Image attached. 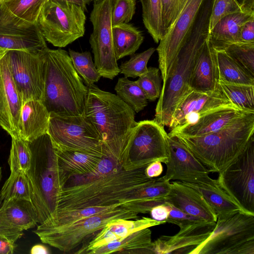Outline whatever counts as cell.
I'll use <instances>...</instances> for the list:
<instances>
[{"label":"cell","mask_w":254,"mask_h":254,"mask_svg":"<svg viewBox=\"0 0 254 254\" xmlns=\"http://www.w3.org/2000/svg\"><path fill=\"white\" fill-rule=\"evenodd\" d=\"M151 163L131 161L121 163L103 156L91 172L68 178L60 192L56 213L86 207L124 204L131 201L135 193L154 179L145 173L146 167Z\"/></svg>","instance_id":"1"},{"label":"cell","mask_w":254,"mask_h":254,"mask_svg":"<svg viewBox=\"0 0 254 254\" xmlns=\"http://www.w3.org/2000/svg\"><path fill=\"white\" fill-rule=\"evenodd\" d=\"M87 86L83 114L99 134L104 156L127 162L133 127L137 123L134 111L118 95L95 84Z\"/></svg>","instance_id":"2"},{"label":"cell","mask_w":254,"mask_h":254,"mask_svg":"<svg viewBox=\"0 0 254 254\" xmlns=\"http://www.w3.org/2000/svg\"><path fill=\"white\" fill-rule=\"evenodd\" d=\"M210 14V7H200L163 84L153 120L162 126L169 127L178 104L192 90L191 74L199 51L208 37Z\"/></svg>","instance_id":"3"},{"label":"cell","mask_w":254,"mask_h":254,"mask_svg":"<svg viewBox=\"0 0 254 254\" xmlns=\"http://www.w3.org/2000/svg\"><path fill=\"white\" fill-rule=\"evenodd\" d=\"M32 153L27 179L30 202L39 224L51 221L55 216L59 195L68 178L60 169L58 157L48 133L28 142Z\"/></svg>","instance_id":"4"},{"label":"cell","mask_w":254,"mask_h":254,"mask_svg":"<svg viewBox=\"0 0 254 254\" xmlns=\"http://www.w3.org/2000/svg\"><path fill=\"white\" fill-rule=\"evenodd\" d=\"M43 54L45 72L41 102L49 113L64 116L83 114L88 87L74 68L68 53L47 47Z\"/></svg>","instance_id":"5"},{"label":"cell","mask_w":254,"mask_h":254,"mask_svg":"<svg viewBox=\"0 0 254 254\" xmlns=\"http://www.w3.org/2000/svg\"><path fill=\"white\" fill-rule=\"evenodd\" d=\"M254 133V112L243 114L221 129L203 135L177 136L210 172H222L242 153Z\"/></svg>","instance_id":"6"},{"label":"cell","mask_w":254,"mask_h":254,"mask_svg":"<svg viewBox=\"0 0 254 254\" xmlns=\"http://www.w3.org/2000/svg\"><path fill=\"white\" fill-rule=\"evenodd\" d=\"M138 213L124 204L107 213L62 225L39 224L33 232L42 242L65 253L91 240L107 223L116 219H136Z\"/></svg>","instance_id":"7"},{"label":"cell","mask_w":254,"mask_h":254,"mask_svg":"<svg viewBox=\"0 0 254 254\" xmlns=\"http://www.w3.org/2000/svg\"><path fill=\"white\" fill-rule=\"evenodd\" d=\"M191 254H254V215L240 211L218 217L210 236Z\"/></svg>","instance_id":"8"},{"label":"cell","mask_w":254,"mask_h":254,"mask_svg":"<svg viewBox=\"0 0 254 254\" xmlns=\"http://www.w3.org/2000/svg\"><path fill=\"white\" fill-rule=\"evenodd\" d=\"M86 18L78 5L49 0L42 8L37 25L45 40L63 48L84 35Z\"/></svg>","instance_id":"9"},{"label":"cell","mask_w":254,"mask_h":254,"mask_svg":"<svg viewBox=\"0 0 254 254\" xmlns=\"http://www.w3.org/2000/svg\"><path fill=\"white\" fill-rule=\"evenodd\" d=\"M47 133L56 149L104 156L99 134L83 114L64 116L50 113Z\"/></svg>","instance_id":"10"},{"label":"cell","mask_w":254,"mask_h":254,"mask_svg":"<svg viewBox=\"0 0 254 254\" xmlns=\"http://www.w3.org/2000/svg\"><path fill=\"white\" fill-rule=\"evenodd\" d=\"M112 7V0L94 1L90 16L93 31L89 38L97 71L101 76L111 79L120 72L113 45Z\"/></svg>","instance_id":"11"},{"label":"cell","mask_w":254,"mask_h":254,"mask_svg":"<svg viewBox=\"0 0 254 254\" xmlns=\"http://www.w3.org/2000/svg\"><path fill=\"white\" fill-rule=\"evenodd\" d=\"M219 186L240 205L254 215V138L242 153L219 173Z\"/></svg>","instance_id":"12"},{"label":"cell","mask_w":254,"mask_h":254,"mask_svg":"<svg viewBox=\"0 0 254 254\" xmlns=\"http://www.w3.org/2000/svg\"><path fill=\"white\" fill-rule=\"evenodd\" d=\"M5 54L9 71L23 104L31 100L42 101L45 72L43 50L39 53L6 50Z\"/></svg>","instance_id":"13"},{"label":"cell","mask_w":254,"mask_h":254,"mask_svg":"<svg viewBox=\"0 0 254 254\" xmlns=\"http://www.w3.org/2000/svg\"><path fill=\"white\" fill-rule=\"evenodd\" d=\"M203 0H188L156 49L159 70L165 82L181 47L190 33Z\"/></svg>","instance_id":"14"},{"label":"cell","mask_w":254,"mask_h":254,"mask_svg":"<svg viewBox=\"0 0 254 254\" xmlns=\"http://www.w3.org/2000/svg\"><path fill=\"white\" fill-rule=\"evenodd\" d=\"M47 47L37 25L17 18L0 0V48L39 53Z\"/></svg>","instance_id":"15"},{"label":"cell","mask_w":254,"mask_h":254,"mask_svg":"<svg viewBox=\"0 0 254 254\" xmlns=\"http://www.w3.org/2000/svg\"><path fill=\"white\" fill-rule=\"evenodd\" d=\"M168 137L164 127L154 120L137 122L133 128L129 159L165 163L168 158Z\"/></svg>","instance_id":"16"},{"label":"cell","mask_w":254,"mask_h":254,"mask_svg":"<svg viewBox=\"0 0 254 254\" xmlns=\"http://www.w3.org/2000/svg\"><path fill=\"white\" fill-rule=\"evenodd\" d=\"M168 158L163 178L188 183L212 182L209 170L175 136L168 137Z\"/></svg>","instance_id":"17"},{"label":"cell","mask_w":254,"mask_h":254,"mask_svg":"<svg viewBox=\"0 0 254 254\" xmlns=\"http://www.w3.org/2000/svg\"><path fill=\"white\" fill-rule=\"evenodd\" d=\"M5 52L0 56V126L11 137L20 138L23 102L9 71Z\"/></svg>","instance_id":"18"},{"label":"cell","mask_w":254,"mask_h":254,"mask_svg":"<svg viewBox=\"0 0 254 254\" xmlns=\"http://www.w3.org/2000/svg\"><path fill=\"white\" fill-rule=\"evenodd\" d=\"M216 222L195 223L180 228L174 235H162L152 242L153 254H191L210 236Z\"/></svg>","instance_id":"19"},{"label":"cell","mask_w":254,"mask_h":254,"mask_svg":"<svg viewBox=\"0 0 254 254\" xmlns=\"http://www.w3.org/2000/svg\"><path fill=\"white\" fill-rule=\"evenodd\" d=\"M165 223L146 217L135 220L114 219L107 223L91 240L73 253L92 254L95 250L110 243L121 240L136 231Z\"/></svg>","instance_id":"20"},{"label":"cell","mask_w":254,"mask_h":254,"mask_svg":"<svg viewBox=\"0 0 254 254\" xmlns=\"http://www.w3.org/2000/svg\"><path fill=\"white\" fill-rule=\"evenodd\" d=\"M226 106L238 108L230 101L219 85L215 91L208 93H201L192 90L178 104L172 116L169 127L171 130L179 126L188 114L194 113L198 119L212 110Z\"/></svg>","instance_id":"21"},{"label":"cell","mask_w":254,"mask_h":254,"mask_svg":"<svg viewBox=\"0 0 254 254\" xmlns=\"http://www.w3.org/2000/svg\"><path fill=\"white\" fill-rule=\"evenodd\" d=\"M165 199L167 203L188 214L208 222L217 221L216 214L202 194L186 183L171 182L170 190Z\"/></svg>","instance_id":"22"},{"label":"cell","mask_w":254,"mask_h":254,"mask_svg":"<svg viewBox=\"0 0 254 254\" xmlns=\"http://www.w3.org/2000/svg\"><path fill=\"white\" fill-rule=\"evenodd\" d=\"M246 112H249L234 107L218 108L202 115L193 124L173 128L168 135L193 137L210 133L221 129Z\"/></svg>","instance_id":"23"},{"label":"cell","mask_w":254,"mask_h":254,"mask_svg":"<svg viewBox=\"0 0 254 254\" xmlns=\"http://www.w3.org/2000/svg\"><path fill=\"white\" fill-rule=\"evenodd\" d=\"M219 73L216 51L207 38L196 57L190 86L192 90L208 93L218 87Z\"/></svg>","instance_id":"24"},{"label":"cell","mask_w":254,"mask_h":254,"mask_svg":"<svg viewBox=\"0 0 254 254\" xmlns=\"http://www.w3.org/2000/svg\"><path fill=\"white\" fill-rule=\"evenodd\" d=\"M50 113L39 100L25 102L20 116V138L31 142L47 133Z\"/></svg>","instance_id":"25"},{"label":"cell","mask_w":254,"mask_h":254,"mask_svg":"<svg viewBox=\"0 0 254 254\" xmlns=\"http://www.w3.org/2000/svg\"><path fill=\"white\" fill-rule=\"evenodd\" d=\"M254 16V13L244 12L232 13L220 19L209 30L208 39L216 51L223 50L232 44L242 43V25Z\"/></svg>","instance_id":"26"},{"label":"cell","mask_w":254,"mask_h":254,"mask_svg":"<svg viewBox=\"0 0 254 254\" xmlns=\"http://www.w3.org/2000/svg\"><path fill=\"white\" fill-rule=\"evenodd\" d=\"M186 183L202 194L216 214L217 218L225 217L240 211H244L234 199L221 188L217 180L208 183Z\"/></svg>","instance_id":"27"},{"label":"cell","mask_w":254,"mask_h":254,"mask_svg":"<svg viewBox=\"0 0 254 254\" xmlns=\"http://www.w3.org/2000/svg\"><path fill=\"white\" fill-rule=\"evenodd\" d=\"M153 254L151 231L146 228L94 251L92 254Z\"/></svg>","instance_id":"28"},{"label":"cell","mask_w":254,"mask_h":254,"mask_svg":"<svg viewBox=\"0 0 254 254\" xmlns=\"http://www.w3.org/2000/svg\"><path fill=\"white\" fill-rule=\"evenodd\" d=\"M60 169L68 177L82 175L94 170L103 156L55 148Z\"/></svg>","instance_id":"29"},{"label":"cell","mask_w":254,"mask_h":254,"mask_svg":"<svg viewBox=\"0 0 254 254\" xmlns=\"http://www.w3.org/2000/svg\"><path fill=\"white\" fill-rule=\"evenodd\" d=\"M0 213L11 225L22 231L34 228L38 224L36 212L28 200H3Z\"/></svg>","instance_id":"30"},{"label":"cell","mask_w":254,"mask_h":254,"mask_svg":"<svg viewBox=\"0 0 254 254\" xmlns=\"http://www.w3.org/2000/svg\"><path fill=\"white\" fill-rule=\"evenodd\" d=\"M112 31L117 60L134 54L143 41L141 32L130 24L112 26Z\"/></svg>","instance_id":"31"},{"label":"cell","mask_w":254,"mask_h":254,"mask_svg":"<svg viewBox=\"0 0 254 254\" xmlns=\"http://www.w3.org/2000/svg\"><path fill=\"white\" fill-rule=\"evenodd\" d=\"M215 51L219 80L231 84L254 85V77L240 66L224 51Z\"/></svg>","instance_id":"32"},{"label":"cell","mask_w":254,"mask_h":254,"mask_svg":"<svg viewBox=\"0 0 254 254\" xmlns=\"http://www.w3.org/2000/svg\"><path fill=\"white\" fill-rule=\"evenodd\" d=\"M143 24L154 42L158 43L166 30L162 17V0H140Z\"/></svg>","instance_id":"33"},{"label":"cell","mask_w":254,"mask_h":254,"mask_svg":"<svg viewBox=\"0 0 254 254\" xmlns=\"http://www.w3.org/2000/svg\"><path fill=\"white\" fill-rule=\"evenodd\" d=\"M115 90L117 95L136 113L147 105L145 95L136 81L125 77L119 78Z\"/></svg>","instance_id":"34"},{"label":"cell","mask_w":254,"mask_h":254,"mask_svg":"<svg viewBox=\"0 0 254 254\" xmlns=\"http://www.w3.org/2000/svg\"><path fill=\"white\" fill-rule=\"evenodd\" d=\"M218 84L234 105L244 111L254 112V85L231 84L220 80Z\"/></svg>","instance_id":"35"},{"label":"cell","mask_w":254,"mask_h":254,"mask_svg":"<svg viewBox=\"0 0 254 254\" xmlns=\"http://www.w3.org/2000/svg\"><path fill=\"white\" fill-rule=\"evenodd\" d=\"M49 0H1L14 16L32 24H37L42 9Z\"/></svg>","instance_id":"36"},{"label":"cell","mask_w":254,"mask_h":254,"mask_svg":"<svg viewBox=\"0 0 254 254\" xmlns=\"http://www.w3.org/2000/svg\"><path fill=\"white\" fill-rule=\"evenodd\" d=\"M32 153L29 142L21 138L11 137V145L8 160L10 173L26 174L31 165Z\"/></svg>","instance_id":"37"},{"label":"cell","mask_w":254,"mask_h":254,"mask_svg":"<svg viewBox=\"0 0 254 254\" xmlns=\"http://www.w3.org/2000/svg\"><path fill=\"white\" fill-rule=\"evenodd\" d=\"M0 198L2 201L26 200L30 201L26 175L21 172L10 173L1 189Z\"/></svg>","instance_id":"38"},{"label":"cell","mask_w":254,"mask_h":254,"mask_svg":"<svg viewBox=\"0 0 254 254\" xmlns=\"http://www.w3.org/2000/svg\"><path fill=\"white\" fill-rule=\"evenodd\" d=\"M123 205L124 204H117L109 207H86L76 210L59 211L51 221L41 225L45 226L64 225L83 218L111 211Z\"/></svg>","instance_id":"39"},{"label":"cell","mask_w":254,"mask_h":254,"mask_svg":"<svg viewBox=\"0 0 254 254\" xmlns=\"http://www.w3.org/2000/svg\"><path fill=\"white\" fill-rule=\"evenodd\" d=\"M68 54L75 70L87 86L97 82L101 77L88 51L78 52L69 49Z\"/></svg>","instance_id":"40"},{"label":"cell","mask_w":254,"mask_h":254,"mask_svg":"<svg viewBox=\"0 0 254 254\" xmlns=\"http://www.w3.org/2000/svg\"><path fill=\"white\" fill-rule=\"evenodd\" d=\"M224 51L232 59L254 77V43H237Z\"/></svg>","instance_id":"41"},{"label":"cell","mask_w":254,"mask_h":254,"mask_svg":"<svg viewBox=\"0 0 254 254\" xmlns=\"http://www.w3.org/2000/svg\"><path fill=\"white\" fill-rule=\"evenodd\" d=\"M155 50L154 48H150L142 53L132 55L129 60L121 64L120 73L127 78H135L146 73L148 62Z\"/></svg>","instance_id":"42"},{"label":"cell","mask_w":254,"mask_h":254,"mask_svg":"<svg viewBox=\"0 0 254 254\" xmlns=\"http://www.w3.org/2000/svg\"><path fill=\"white\" fill-rule=\"evenodd\" d=\"M161 79L158 68L149 67L147 72L139 76L136 81L147 99L153 101L159 97L161 94Z\"/></svg>","instance_id":"43"},{"label":"cell","mask_w":254,"mask_h":254,"mask_svg":"<svg viewBox=\"0 0 254 254\" xmlns=\"http://www.w3.org/2000/svg\"><path fill=\"white\" fill-rule=\"evenodd\" d=\"M136 0H112V26L128 23L135 12Z\"/></svg>","instance_id":"44"},{"label":"cell","mask_w":254,"mask_h":254,"mask_svg":"<svg viewBox=\"0 0 254 254\" xmlns=\"http://www.w3.org/2000/svg\"><path fill=\"white\" fill-rule=\"evenodd\" d=\"M243 12L238 0H213L209 21V30L224 16Z\"/></svg>","instance_id":"45"},{"label":"cell","mask_w":254,"mask_h":254,"mask_svg":"<svg viewBox=\"0 0 254 254\" xmlns=\"http://www.w3.org/2000/svg\"><path fill=\"white\" fill-rule=\"evenodd\" d=\"M188 1V0H162V17L166 31Z\"/></svg>","instance_id":"46"},{"label":"cell","mask_w":254,"mask_h":254,"mask_svg":"<svg viewBox=\"0 0 254 254\" xmlns=\"http://www.w3.org/2000/svg\"><path fill=\"white\" fill-rule=\"evenodd\" d=\"M170 207L169 216L166 220V223L178 225L180 228L195 223L207 221L203 219L188 214L173 205L168 203Z\"/></svg>","instance_id":"47"},{"label":"cell","mask_w":254,"mask_h":254,"mask_svg":"<svg viewBox=\"0 0 254 254\" xmlns=\"http://www.w3.org/2000/svg\"><path fill=\"white\" fill-rule=\"evenodd\" d=\"M2 200L0 198V208ZM0 234L7 237L11 241L16 242L23 235V231L14 227L7 222L0 213Z\"/></svg>","instance_id":"48"},{"label":"cell","mask_w":254,"mask_h":254,"mask_svg":"<svg viewBox=\"0 0 254 254\" xmlns=\"http://www.w3.org/2000/svg\"><path fill=\"white\" fill-rule=\"evenodd\" d=\"M240 34L242 43H254V16L242 25Z\"/></svg>","instance_id":"49"},{"label":"cell","mask_w":254,"mask_h":254,"mask_svg":"<svg viewBox=\"0 0 254 254\" xmlns=\"http://www.w3.org/2000/svg\"><path fill=\"white\" fill-rule=\"evenodd\" d=\"M170 212L168 203L153 207L150 211L151 218L161 222H166Z\"/></svg>","instance_id":"50"},{"label":"cell","mask_w":254,"mask_h":254,"mask_svg":"<svg viewBox=\"0 0 254 254\" xmlns=\"http://www.w3.org/2000/svg\"><path fill=\"white\" fill-rule=\"evenodd\" d=\"M163 167L162 162L159 161H155L150 163L145 169V173L149 178H157L162 173Z\"/></svg>","instance_id":"51"},{"label":"cell","mask_w":254,"mask_h":254,"mask_svg":"<svg viewBox=\"0 0 254 254\" xmlns=\"http://www.w3.org/2000/svg\"><path fill=\"white\" fill-rule=\"evenodd\" d=\"M16 247L15 242L0 234V254H11Z\"/></svg>","instance_id":"52"},{"label":"cell","mask_w":254,"mask_h":254,"mask_svg":"<svg viewBox=\"0 0 254 254\" xmlns=\"http://www.w3.org/2000/svg\"><path fill=\"white\" fill-rule=\"evenodd\" d=\"M243 12L254 13V0H238Z\"/></svg>","instance_id":"53"},{"label":"cell","mask_w":254,"mask_h":254,"mask_svg":"<svg viewBox=\"0 0 254 254\" xmlns=\"http://www.w3.org/2000/svg\"><path fill=\"white\" fill-rule=\"evenodd\" d=\"M30 253L31 254H49L50 252L49 249L42 244H36L31 249Z\"/></svg>","instance_id":"54"},{"label":"cell","mask_w":254,"mask_h":254,"mask_svg":"<svg viewBox=\"0 0 254 254\" xmlns=\"http://www.w3.org/2000/svg\"><path fill=\"white\" fill-rule=\"evenodd\" d=\"M74 3L80 6L84 11L87 10V5L94 0H56Z\"/></svg>","instance_id":"55"},{"label":"cell","mask_w":254,"mask_h":254,"mask_svg":"<svg viewBox=\"0 0 254 254\" xmlns=\"http://www.w3.org/2000/svg\"><path fill=\"white\" fill-rule=\"evenodd\" d=\"M6 50H4L3 49L0 48V56L2 55L5 51Z\"/></svg>","instance_id":"56"},{"label":"cell","mask_w":254,"mask_h":254,"mask_svg":"<svg viewBox=\"0 0 254 254\" xmlns=\"http://www.w3.org/2000/svg\"><path fill=\"white\" fill-rule=\"evenodd\" d=\"M1 177H2V174H1V168L0 167V181H1Z\"/></svg>","instance_id":"57"},{"label":"cell","mask_w":254,"mask_h":254,"mask_svg":"<svg viewBox=\"0 0 254 254\" xmlns=\"http://www.w3.org/2000/svg\"><path fill=\"white\" fill-rule=\"evenodd\" d=\"M99 0H94V1H99Z\"/></svg>","instance_id":"58"}]
</instances>
